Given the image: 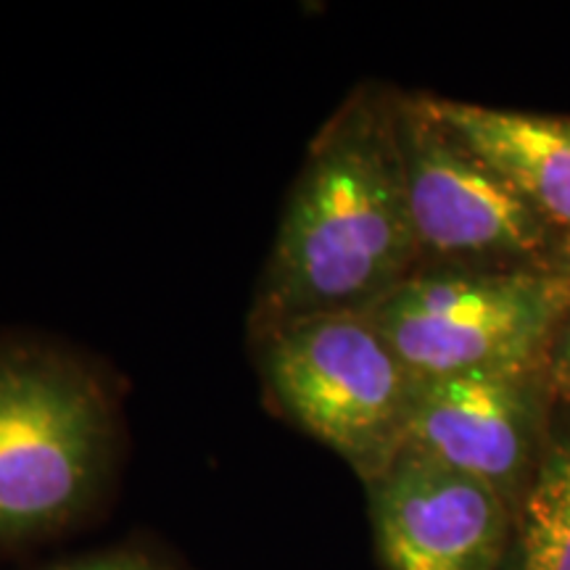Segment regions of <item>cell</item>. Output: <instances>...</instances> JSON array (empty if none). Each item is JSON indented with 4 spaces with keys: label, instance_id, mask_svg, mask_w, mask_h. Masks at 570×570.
I'll list each match as a JSON object with an SVG mask.
<instances>
[{
    "label": "cell",
    "instance_id": "6da1fadb",
    "mask_svg": "<svg viewBox=\"0 0 570 570\" xmlns=\"http://www.w3.org/2000/svg\"><path fill=\"white\" fill-rule=\"evenodd\" d=\"M417 269L396 90L360 85L312 140L252 306V336L365 312Z\"/></svg>",
    "mask_w": 570,
    "mask_h": 570
},
{
    "label": "cell",
    "instance_id": "7a4b0ae2",
    "mask_svg": "<svg viewBox=\"0 0 570 570\" xmlns=\"http://www.w3.org/2000/svg\"><path fill=\"white\" fill-rule=\"evenodd\" d=\"M111 444L109 394L88 367L38 346L0 348V544L75 518Z\"/></svg>",
    "mask_w": 570,
    "mask_h": 570
},
{
    "label": "cell",
    "instance_id": "3957f363",
    "mask_svg": "<svg viewBox=\"0 0 570 570\" xmlns=\"http://www.w3.org/2000/svg\"><path fill=\"white\" fill-rule=\"evenodd\" d=\"M254 344L277 410L336 452L365 487L396 460L417 375L365 312L291 320Z\"/></svg>",
    "mask_w": 570,
    "mask_h": 570
},
{
    "label": "cell",
    "instance_id": "277c9868",
    "mask_svg": "<svg viewBox=\"0 0 570 570\" xmlns=\"http://www.w3.org/2000/svg\"><path fill=\"white\" fill-rule=\"evenodd\" d=\"M568 312L544 269L423 267L365 315L417 377H444L541 365Z\"/></svg>",
    "mask_w": 570,
    "mask_h": 570
},
{
    "label": "cell",
    "instance_id": "5b68a950",
    "mask_svg": "<svg viewBox=\"0 0 570 570\" xmlns=\"http://www.w3.org/2000/svg\"><path fill=\"white\" fill-rule=\"evenodd\" d=\"M417 269H544L560 235L441 122L428 92L396 90Z\"/></svg>",
    "mask_w": 570,
    "mask_h": 570
},
{
    "label": "cell",
    "instance_id": "8992f818",
    "mask_svg": "<svg viewBox=\"0 0 570 570\" xmlns=\"http://www.w3.org/2000/svg\"><path fill=\"white\" fill-rule=\"evenodd\" d=\"M554 402L544 362L417 377L404 449L487 483L518 510L550 436Z\"/></svg>",
    "mask_w": 570,
    "mask_h": 570
},
{
    "label": "cell",
    "instance_id": "52a82bcc",
    "mask_svg": "<svg viewBox=\"0 0 570 570\" xmlns=\"http://www.w3.org/2000/svg\"><path fill=\"white\" fill-rule=\"evenodd\" d=\"M367 497L386 570H502L515 510L487 483L402 449Z\"/></svg>",
    "mask_w": 570,
    "mask_h": 570
},
{
    "label": "cell",
    "instance_id": "ba28073f",
    "mask_svg": "<svg viewBox=\"0 0 570 570\" xmlns=\"http://www.w3.org/2000/svg\"><path fill=\"white\" fill-rule=\"evenodd\" d=\"M439 119L558 235H570V117L431 96Z\"/></svg>",
    "mask_w": 570,
    "mask_h": 570
},
{
    "label": "cell",
    "instance_id": "9c48e42d",
    "mask_svg": "<svg viewBox=\"0 0 570 570\" xmlns=\"http://www.w3.org/2000/svg\"><path fill=\"white\" fill-rule=\"evenodd\" d=\"M502 570H570V402H554L550 436L515 510Z\"/></svg>",
    "mask_w": 570,
    "mask_h": 570
},
{
    "label": "cell",
    "instance_id": "30bf717a",
    "mask_svg": "<svg viewBox=\"0 0 570 570\" xmlns=\"http://www.w3.org/2000/svg\"><path fill=\"white\" fill-rule=\"evenodd\" d=\"M544 373L552 394L560 402H570V312L554 333L550 348L544 354Z\"/></svg>",
    "mask_w": 570,
    "mask_h": 570
},
{
    "label": "cell",
    "instance_id": "8fae6325",
    "mask_svg": "<svg viewBox=\"0 0 570 570\" xmlns=\"http://www.w3.org/2000/svg\"><path fill=\"white\" fill-rule=\"evenodd\" d=\"M51 570H164V568L156 560L148 558V554L122 550V552L96 554V558L69 562V566L51 568Z\"/></svg>",
    "mask_w": 570,
    "mask_h": 570
},
{
    "label": "cell",
    "instance_id": "7c38bea8",
    "mask_svg": "<svg viewBox=\"0 0 570 570\" xmlns=\"http://www.w3.org/2000/svg\"><path fill=\"white\" fill-rule=\"evenodd\" d=\"M547 273L562 277V281L570 283V235H560L558 246L550 256V265H547Z\"/></svg>",
    "mask_w": 570,
    "mask_h": 570
}]
</instances>
